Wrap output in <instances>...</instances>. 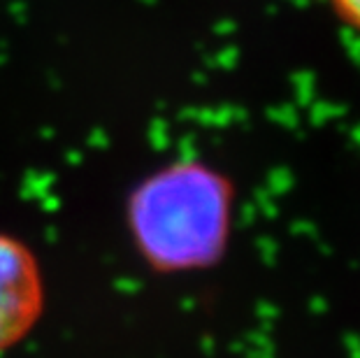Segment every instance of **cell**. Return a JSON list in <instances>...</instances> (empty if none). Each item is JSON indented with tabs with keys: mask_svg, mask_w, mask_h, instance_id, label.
I'll use <instances>...</instances> for the list:
<instances>
[{
	"mask_svg": "<svg viewBox=\"0 0 360 358\" xmlns=\"http://www.w3.org/2000/svg\"><path fill=\"white\" fill-rule=\"evenodd\" d=\"M233 184L202 161H172L147 172L124 207L135 254L158 275H188L224 258L233 231Z\"/></svg>",
	"mask_w": 360,
	"mask_h": 358,
	"instance_id": "1",
	"label": "cell"
},
{
	"mask_svg": "<svg viewBox=\"0 0 360 358\" xmlns=\"http://www.w3.org/2000/svg\"><path fill=\"white\" fill-rule=\"evenodd\" d=\"M47 307L40 258L21 238L0 231V356L37 328Z\"/></svg>",
	"mask_w": 360,
	"mask_h": 358,
	"instance_id": "2",
	"label": "cell"
},
{
	"mask_svg": "<svg viewBox=\"0 0 360 358\" xmlns=\"http://www.w3.org/2000/svg\"><path fill=\"white\" fill-rule=\"evenodd\" d=\"M351 30L360 35V0H323Z\"/></svg>",
	"mask_w": 360,
	"mask_h": 358,
	"instance_id": "3",
	"label": "cell"
}]
</instances>
